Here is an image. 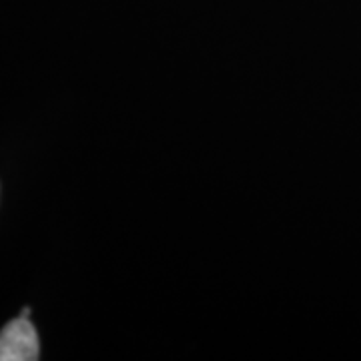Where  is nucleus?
Masks as SVG:
<instances>
[{"label":"nucleus","instance_id":"1","mask_svg":"<svg viewBox=\"0 0 361 361\" xmlns=\"http://www.w3.org/2000/svg\"><path fill=\"white\" fill-rule=\"evenodd\" d=\"M39 336L28 317H18L0 331V361H37Z\"/></svg>","mask_w":361,"mask_h":361},{"label":"nucleus","instance_id":"2","mask_svg":"<svg viewBox=\"0 0 361 361\" xmlns=\"http://www.w3.org/2000/svg\"><path fill=\"white\" fill-rule=\"evenodd\" d=\"M28 315H30V310H28V307H25V310H23V317H28Z\"/></svg>","mask_w":361,"mask_h":361}]
</instances>
